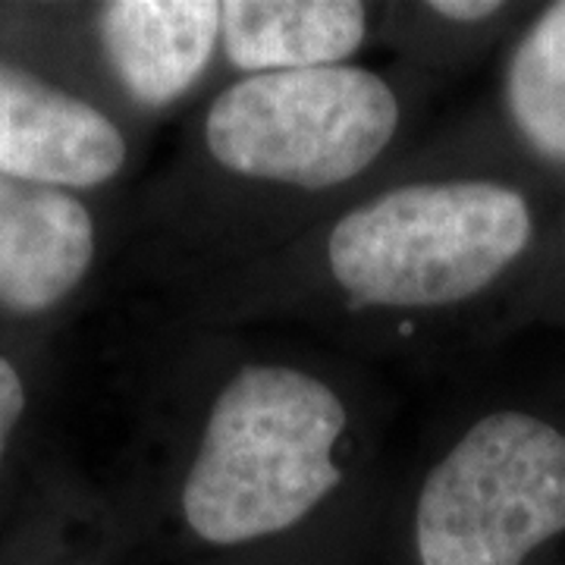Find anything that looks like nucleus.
I'll return each mask as SVG.
<instances>
[{
    "mask_svg": "<svg viewBox=\"0 0 565 565\" xmlns=\"http://www.w3.org/2000/svg\"><path fill=\"white\" fill-rule=\"evenodd\" d=\"M337 393L282 364H252L223 386L182 487L189 527L217 546L280 534L343 481Z\"/></svg>",
    "mask_w": 565,
    "mask_h": 565,
    "instance_id": "nucleus-1",
    "label": "nucleus"
},
{
    "mask_svg": "<svg viewBox=\"0 0 565 565\" xmlns=\"http://www.w3.org/2000/svg\"><path fill=\"white\" fill-rule=\"evenodd\" d=\"M531 243L527 202L500 182L393 189L333 226L327 258L359 305L427 308L481 292Z\"/></svg>",
    "mask_w": 565,
    "mask_h": 565,
    "instance_id": "nucleus-2",
    "label": "nucleus"
},
{
    "mask_svg": "<svg viewBox=\"0 0 565 565\" xmlns=\"http://www.w3.org/2000/svg\"><path fill=\"white\" fill-rule=\"evenodd\" d=\"M399 104L362 66L262 73L226 88L207 110L214 161L252 180L330 189L381 158Z\"/></svg>",
    "mask_w": 565,
    "mask_h": 565,
    "instance_id": "nucleus-3",
    "label": "nucleus"
},
{
    "mask_svg": "<svg viewBox=\"0 0 565 565\" xmlns=\"http://www.w3.org/2000/svg\"><path fill=\"white\" fill-rule=\"evenodd\" d=\"M565 531V434L525 412L475 424L418 497L422 565H522Z\"/></svg>",
    "mask_w": 565,
    "mask_h": 565,
    "instance_id": "nucleus-4",
    "label": "nucleus"
},
{
    "mask_svg": "<svg viewBox=\"0 0 565 565\" xmlns=\"http://www.w3.org/2000/svg\"><path fill=\"white\" fill-rule=\"evenodd\" d=\"M126 161L120 129L92 104L0 63V173L35 185H102Z\"/></svg>",
    "mask_w": 565,
    "mask_h": 565,
    "instance_id": "nucleus-5",
    "label": "nucleus"
},
{
    "mask_svg": "<svg viewBox=\"0 0 565 565\" xmlns=\"http://www.w3.org/2000/svg\"><path fill=\"white\" fill-rule=\"evenodd\" d=\"M92 258L95 223L79 199L0 173V302L44 311L76 289Z\"/></svg>",
    "mask_w": 565,
    "mask_h": 565,
    "instance_id": "nucleus-6",
    "label": "nucleus"
},
{
    "mask_svg": "<svg viewBox=\"0 0 565 565\" xmlns=\"http://www.w3.org/2000/svg\"><path fill=\"white\" fill-rule=\"evenodd\" d=\"M102 44L122 88L148 107L177 102L204 73L221 35L214 0L104 3Z\"/></svg>",
    "mask_w": 565,
    "mask_h": 565,
    "instance_id": "nucleus-7",
    "label": "nucleus"
},
{
    "mask_svg": "<svg viewBox=\"0 0 565 565\" xmlns=\"http://www.w3.org/2000/svg\"><path fill=\"white\" fill-rule=\"evenodd\" d=\"M355 0H230L221 3L223 51L248 73L340 66L364 39Z\"/></svg>",
    "mask_w": 565,
    "mask_h": 565,
    "instance_id": "nucleus-8",
    "label": "nucleus"
},
{
    "mask_svg": "<svg viewBox=\"0 0 565 565\" xmlns=\"http://www.w3.org/2000/svg\"><path fill=\"white\" fill-rule=\"evenodd\" d=\"M505 102L525 141L544 158L565 161V3H553L519 41Z\"/></svg>",
    "mask_w": 565,
    "mask_h": 565,
    "instance_id": "nucleus-9",
    "label": "nucleus"
},
{
    "mask_svg": "<svg viewBox=\"0 0 565 565\" xmlns=\"http://www.w3.org/2000/svg\"><path fill=\"white\" fill-rule=\"evenodd\" d=\"M22 408H25V390H22L20 374L7 359H0V459L7 452L13 427L20 424Z\"/></svg>",
    "mask_w": 565,
    "mask_h": 565,
    "instance_id": "nucleus-10",
    "label": "nucleus"
},
{
    "mask_svg": "<svg viewBox=\"0 0 565 565\" xmlns=\"http://www.w3.org/2000/svg\"><path fill=\"white\" fill-rule=\"evenodd\" d=\"M430 10L446 17V20L478 22L487 20V17H493V13H500L503 3H497V0H434Z\"/></svg>",
    "mask_w": 565,
    "mask_h": 565,
    "instance_id": "nucleus-11",
    "label": "nucleus"
}]
</instances>
